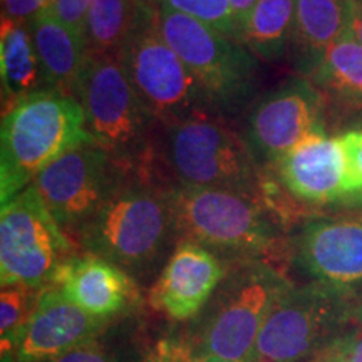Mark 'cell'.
<instances>
[{
	"label": "cell",
	"mask_w": 362,
	"mask_h": 362,
	"mask_svg": "<svg viewBox=\"0 0 362 362\" xmlns=\"http://www.w3.org/2000/svg\"><path fill=\"white\" fill-rule=\"evenodd\" d=\"M354 0H296L291 47L300 76L310 74L325 51L351 29Z\"/></svg>",
	"instance_id": "19"
},
{
	"label": "cell",
	"mask_w": 362,
	"mask_h": 362,
	"mask_svg": "<svg viewBox=\"0 0 362 362\" xmlns=\"http://www.w3.org/2000/svg\"><path fill=\"white\" fill-rule=\"evenodd\" d=\"M158 24L198 81L211 110L225 117L248 110L259 88V59L238 40L166 7L158 6Z\"/></svg>",
	"instance_id": "7"
},
{
	"label": "cell",
	"mask_w": 362,
	"mask_h": 362,
	"mask_svg": "<svg viewBox=\"0 0 362 362\" xmlns=\"http://www.w3.org/2000/svg\"><path fill=\"white\" fill-rule=\"evenodd\" d=\"M341 138L351 165V192L344 206L362 210V128L346 131Z\"/></svg>",
	"instance_id": "27"
},
{
	"label": "cell",
	"mask_w": 362,
	"mask_h": 362,
	"mask_svg": "<svg viewBox=\"0 0 362 362\" xmlns=\"http://www.w3.org/2000/svg\"><path fill=\"white\" fill-rule=\"evenodd\" d=\"M47 90L76 96L88 51L83 30L64 24L49 12H39L29 22Z\"/></svg>",
	"instance_id": "18"
},
{
	"label": "cell",
	"mask_w": 362,
	"mask_h": 362,
	"mask_svg": "<svg viewBox=\"0 0 362 362\" xmlns=\"http://www.w3.org/2000/svg\"><path fill=\"white\" fill-rule=\"evenodd\" d=\"M93 4L94 0H51L44 11L51 13L56 19L62 21L64 24L84 33L86 17H88V12Z\"/></svg>",
	"instance_id": "28"
},
{
	"label": "cell",
	"mask_w": 362,
	"mask_h": 362,
	"mask_svg": "<svg viewBox=\"0 0 362 362\" xmlns=\"http://www.w3.org/2000/svg\"><path fill=\"white\" fill-rule=\"evenodd\" d=\"M324 112L322 94L298 76L252 103L242 134L257 163L274 168L307 136L325 131Z\"/></svg>",
	"instance_id": "11"
},
{
	"label": "cell",
	"mask_w": 362,
	"mask_h": 362,
	"mask_svg": "<svg viewBox=\"0 0 362 362\" xmlns=\"http://www.w3.org/2000/svg\"><path fill=\"white\" fill-rule=\"evenodd\" d=\"M284 192L314 206L346 205L351 192V165L339 136L317 131L274 166Z\"/></svg>",
	"instance_id": "13"
},
{
	"label": "cell",
	"mask_w": 362,
	"mask_h": 362,
	"mask_svg": "<svg viewBox=\"0 0 362 362\" xmlns=\"http://www.w3.org/2000/svg\"><path fill=\"white\" fill-rule=\"evenodd\" d=\"M42 288L7 285L0 293V346L2 362H13L17 339L33 314Z\"/></svg>",
	"instance_id": "24"
},
{
	"label": "cell",
	"mask_w": 362,
	"mask_h": 362,
	"mask_svg": "<svg viewBox=\"0 0 362 362\" xmlns=\"http://www.w3.org/2000/svg\"><path fill=\"white\" fill-rule=\"evenodd\" d=\"M110 320L88 314L52 285L40 291L17 339L13 362H44L99 337Z\"/></svg>",
	"instance_id": "16"
},
{
	"label": "cell",
	"mask_w": 362,
	"mask_h": 362,
	"mask_svg": "<svg viewBox=\"0 0 362 362\" xmlns=\"http://www.w3.org/2000/svg\"><path fill=\"white\" fill-rule=\"evenodd\" d=\"M293 17L296 0H257L237 40L259 61H279L291 47Z\"/></svg>",
	"instance_id": "22"
},
{
	"label": "cell",
	"mask_w": 362,
	"mask_h": 362,
	"mask_svg": "<svg viewBox=\"0 0 362 362\" xmlns=\"http://www.w3.org/2000/svg\"><path fill=\"white\" fill-rule=\"evenodd\" d=\"M74 255V245L33 185L4 203L0 211L2 287H47L59 267Z\"/></svg>",
	"instance_id": "10"
},
{
	"label": "cell",
	"mask_w": 362,
	"mask_h": 362,
	"mask_svg": "<svg viewBox=\"0 0 362 362\" xmlns=\"http://www.w3.org/2000/svg\"><path fill=\"white\" fill-rule=\"evenodd\" d=\"M144 0H94L84 24L88 56H117Z\"/></svg>",
	"instance_id": "23"
},
{
	"label": "cell",
	"mask_w": 362,
	"mask_h": 362,
	"mask_svg": "<svg viewBox=\"0 0 362 362\" xmlns=\"http://www.w3.org/2000/svg\"><path fill=\"white\" fill-rule=\"evenodd\" d=\"M357 325L354 288L291 285L272 305L252 362H307Z\"/></svg>",
	"instance_id": "6"
},
{
	"label": "cell",
	"mask_w": 362,
	"mask_h": 362,
	"mask_svg": "<svg viewBox=\"0 0 362 362\" xmlns=\"http://www.w3.org/2000/svg\"><path fill=\"white\" fill-rule=\"evenodd\" d=\"M123 175L115 161L93 141L66 153L49 165L33 187L66 233H74Z\"/></svg>",
	"instance_id": "12"
},
{
	"label": "cell",
	"mask_w": 362,
	"mask_h": 362,
	"mask_svg": "<svg viewBox=\"0 0 362 362\" xmlns=\"http://www.w3.org/2000/svg\"><path fill=\"white\" fill-rule=\"evenodd\" d=\"M351 29L354 33L356 39L362 45V0H354V7H352V21Z\"/></svg>",
	"instance_id": "33"
},
{
	"label": "cell",
	"mask_w": 362,
	"mask_h": 362,
	"mask_svg": "<svg viewBox=\"0 0 362 362\" xmlns=\"http://www.w3.org/2000/svg\"><path fill=\"white\" fill-rule=\"evenodd\" d=\"M76 99L86 128L123 171L151 170L158 124L131 86L117 56H88Z\"/></svg>",
	"instance_id": "5"
},
{
	"label": "cell",
	"mask_w": 362,
	"mask_h": 362,
	"mask_svg": "<svg viewBox=\"0 0 362 362\" xmlns=\"http://www.w3.org/2000/svg\"><path fill=\"white\" fill-rule=\"evenodd\" d=\"M210 298L194 349L228 361L252 362L272 305L291 287L277 267L264 260L233 262Z\"/></svg>",
	"instance_id": "8"
},
{
	"label": "cell",
	"mask_w": 362,
	"mask_h": 362,
	"mask_svg": "<svg viewBox=\"0 0 362 362\" xmlns=\"http://www.w3.org/2000/svg\"><path fill=\"white\" fill-rule=\"evenodd\" d=\"M226 272L228 267L214 252L181 240L149 292L151 307L173 320L193 319L214 297Z\"/></svg>",
	"instance_id": "15"
},
{
	"label": "cell",
	"mask_w": 362,
	"mask_h": 362,
	"mask_svg": "<svg viewBox=\"0 0 362 362\" xmlns=\"http://www.w3.org/2000/svg\"><path fill=\"white\" fill-rule=\"evenodd\" d=\"M49 285L79 309L104 320H112L138 300V287L131 275L89 253L64 262Z\"/></svg>",
	"instance_id": "17"
},
{
	"label": "cell",
	"mask_w": 362,
	"mask_h": 362,
	"mask_svg": "<svg viewBox=\"0 0 362 362\" xmlns=\"http://www.w3.org/2000/svg\"><path fill=\"white\" fill-rule=\"evenodd\" d=\"M155 2L160 7L193 17L221 35L237 40V25H235L230 0H155Z\"/></svg>",
	"instance_id": "25"
},
{
	"label": "cell",
	"mask_w": 362,
	"mask_h": 362,
	"mask_svg": "<svg viewBox=\"0 0 362 362\" xmlns=\"http://www.w3.org/2000/svg\"><path fill=\"white\" fill-rule=\"evenodd\" d=\"M0 74H2L4 103H8V106L39 90H47L27 22H16L2 17Z\"/></svg>",
	"instance_id": "21"
},
{
	"label": "cell",
	"mask_w": 362,
	"mask_h": 362,
	"mask_svg": "<svg viewBox=\"0 0 362 362\" xmlns=\"http://www.w3.org/2000/svg\"><path fill=\"white\" fill-rule=\"evenodd\" d=\"M356 317H357V324L362 327V296L356 297Z\"/></svg>",
	"instance_id": "34"
},
{
	"label": "cell",
	"mask_w": 362,
	"mask_h": 362,
	"mask_svg": "<svg viewBox=\"0 0 362 362\" xmlns=\"http://www.w3.org/2000/svg\"><path fill=\"white\" fill-rule=\"evenodd\" d=\"M44 362H121L117 361L115 352L107 349L101 344L99 337L90 339V341L81 344L74 349L64 352V354L52 357V359Z\"/></svg>",
	"instance_id": "29"
},
{
	"label": "cell",
	"mask_w": 362,
	"mask_h": 362,
	"mask_svg": "<svg viewBox=\"0 0 362 362\" xmlns=\"http://www.w3.org/2000/svg\"><path fill=\"white\" fill-rule=\"evenodd\" d=\"M49 2L51 0H2V17L16 22H29L39 12H42Z\"/></svg>",
	"instance_id": "31"
},
{
	"label": "cell",
	"mask_w": 362,
	"mask_h": 362,
	"mask_svg": "<svg viewBox=\"0 0 362 362\" xmlns=\"http://www.w3.org/2000/svg\"><path fill=\"white\" fill-rule=\"evenodd\" d=\"M158 362H237L223 357L208 354L192 347H183L180 344H168L161 349V357Z\"/></svg>",
	"instance_id": "30"
},
{
	"label": "cell",
	"mask_w": 362,
	"mask_h": 362,
	"mask_svg": "<svg viewBox=\"0 0 362 362\" xmlns=\"http://www.w3.org/2000/svg\"><path fill=\"white\" fill-rule=\"evenodd\" d=\"M307 79L341 112L362 110V45L352 29L325 51Z\"/></svg>",
	"instance_id": "20"
},
{
	"label": "cell",
	"mask_w": 362,
	"mask_h": 362,
	"mask_svg": "<svg viewBox=\"0 0 362 362\" xmlns=\"http://www.w3.org/2000/svg\"><path fill=\"white\" fill-rule=\"evenodd\" d=\"M117 59L158 126L214 111L192 71L163 37L155 0H144Z\"/></svg>",
	"instance_id": "9"
},
{
	"label": "cell",
	"mask_w": 362,
	"mask_h": 362,
	"mask_svg": "<svg viewBox=\"0 0 362 362\" xmlns=\"http://www.w3.org/2000/svg\"><path fill=\"white\" fill-rule=\"evenodd\" d=\"M173 187L153 170L123 171L94 214L76 230L79 247L146 279L176 243Z\"/></svg>",
	"instance_id": "1"
},
{
	"label": "cell",
	"mask_w": 362,
	"mask_h": 362,
	"mask_svg": "<svg viewBox=\"0 0 362 362\" xmlns=\"http://www.w3.org/2000/svg\"><path fill=\"white\" fill-rule=\"evenodd\" d=\"M255 2L257 0H230V4H232V11H233L235 25H237V34L240 27H242L243 22H245L247 16L250 13L253 6H255Z\"/></svg>",
	"instance_id": "32"
},
{
	"label": "cell",
	"mask_w": 362,
	"mask_h": 362,
	"mask_svg": "<svg viewBox=\"0 0 362 362\" xmlns=\"http://www.w3.org/2000/svg\"><path fill=\"white\" fill-rule=\"evenodd\" d=\"M90 141L76 98L39 90L8 106L0 131L2 205L29 188L49 165Z\"/></svg>",
	"instance_id": "3"
},
{
	"label": "cell",
	"mask_w": 362,
	"mask_h": 362,
	"mask_svg": "<svg viewBox=\"0 0 362 362\" xmlns=\"http://www.w3.org/2000/svg\"><path fill=\"white\" fill-rule=\"evenodd\" d=\"M173 215L178 242L198 243L232 262H267L280 243L277 214L265 193L175 188Z\"/></svg>",
	"instance_id": "4"
},
{
	"label": "cell",
	"mask_w": 362,
	"mask_h": 362,
	"mask_svg": "<svg viewBox=\"0 0 362 362\" xmlns=\"http://www.w3.org/2000/svg\"><path fill=\"white\" fill-rule=\"evenodd\" d=\"M307 362H362V327L347 330Z\"/></svg>",
	"instance_id": "26"
},
{
	"label": "cell",
	"mask_w": 362,
	"mask_h": 362,
	"mask_svg": "<svg viewBox=\"0 0 362 362\" xmlns=\"http://www.w3.org/2000/svg\"><path fill=\"white\" fill-rule=\"evenodd\" d=\"M292 253L296 264L314 282L352 288L362 284V218L305 220L293 237Z\"/></svg>",
	"instance_id": "14"
},
{
	"label": "cell",
	"mask_w": 362,
	"mask_h": 362,
	"mask_svg": "<svg viewBox=\"0 0 362 362\" xmlns=\"http://www.w3.org/2000/svg\"><path fill=\"white\" fill-rule=\"evenodd\" d=\"M151 168L173 188L265 193L262 166L243 134L214 111L158 126Z\"/></svg>",
	"instance_id": "2"
}]
</instances>
